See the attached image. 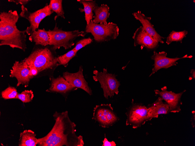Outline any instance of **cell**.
<instances>
[{"instance_id":"1","label":"cell","mask_w":195,"mask_h":146,"mask_svg":"<svg viewBox=\"0 0 195 146\" xmlns=\"http://www.w3.org/2000/svg\"><path fill=\"white\" fill-rule=\"evenodd\" d=\"M55 123L50 132L45 136L38 138L39 146H83L81 136L76 134V125L70 119L67 111H56L53 115Z\"/></svg>"},{"instance_id":"2","label":"cell","mask_w":195,"mask_h":146,"mask_svg":"<svg viewBox=\"0 0 195 146\" xmlns=\"http://www.w3.org/2000/svg\"><path fill=\"white\" fill-rule=\"evenodd\" d=\"M19 18L16 10H10L0 13V45L9 46L13 49L17 48L25 52L26 29L20 31L16 25Z\"/></svg>"},{"instance_id":"3","label":"cell","mask_w":195,"mask_h":146,"mask_svg":"<svg viewBox=\"0 0 195 146\" xmlns=\"http://www.w3.org/2000/svg\"><path fill=\"white\" fill-rule=\"evenodd\" d=\"M55 51L49 45H35L30 54L22 61L27 66L36 69L38 75H50L59 66Z\"/></svg>"},{"instance_id":"4","label":"cell","mask_w":195,"mask_h":146,"mask_svg":"<svg viewBox=\"0 0 195 146\" xmlns=\"http://www.w3.org/2000/svg\"><path fill=\"white\" fill-rule=\"evenodd\" d=\"M48 32L49 36L48 45L52 46L55 50L61 47L65 50L70 48L74 45V41L78 37H84L86 34L84 31L75 30L70 31H64L59 28L56 23L52 30L49 29Z\"/></svg>"},{"instance_id":"5","label":"cell","mask_w":195,"mask_h":146,"mask_svg":"<svg viewBox=\"0 0 195 146\" xmlns=\"http://www.w3.org/2000/svg\"><path fill=\"white\" fill-rule=\"evenodd\" d=\"M85 33H90L97 42L107 41L117 38L119 34V28L117 24L109 22L107 25L96 24L92 20L86 25Z\"/></svg>"},{"instance_id":"6","label":"cell","mask_w":195,"mask_h":146,"mask_svg":"<svg viewBox=\"0 0 195 146\" xmlns=\"http://www.w3.org/2000/svg\"><path fill=\"white\" fill-rule=\"evenodd\" d=\"M93 73L94 75L93 76V80L100 82L106 99H108L109 96L113 97L114 94H118L120 83L116 78V75L109 73L107 69L105 68L103 69L102 72L94 70Z\"/></svg>"},{"instance_id":"7","label":"cell","mask_w":195,"mask_h":146,"mask_svg":"<svg viewBox=\"0 0 195 146\" xmlns=\"http://www.w3.org/2000/svg\"><path fill=\"white\" fill-rule=\"evenodd\" d=\"M126 114L127 117L126 125L131 126L134 129L141 127L151 119L149 117L148 107L134 103L133 99L132 105Z\"/></svg>"},{"instance_id":"8","label":"cell","mask_w":195,"mask_h":146,"mask_svg":"<svg viewBox=\"0 0 195 146\" xmlns=\"http://www.w3.org/2000/svg\"><path fill=\"white\" fill-rule=\"evenodd\" d=\"M93 111L92 119L97 122L99 126L103 128L112 126L119 119L110 103L96 105Z\"/></svg>"},{"instance_id":"9","label":"cell","mask_w":195,"mask_h":146,"mask_svg":"<svg viewBox=\"0 0 195 146\" xmlns=\"http://www.w3.org/2000/svg\"><path fill=\"white\" fill-rule=\"evenodd\" d=\"M167 53L165 51H161L158 53L156 51H154L153 54L151 57V59L154 61L153 65L154 67L149 77L160 69H167L172 66H176L178 63L177 61L179 59L186 58H190L192 57V56H188L187 54L180 58L175 57L170 58L167 57Z\"/></svg>"},{"instance_id":"10","label":"cell","mask_w":195,"mask_h":146,"mask_svg":"<svg viewBox=\"0 0 195 146\" xmlns=\"http://www.w3.org/2000/svg\"><path fill=\"white\" fill-rule=\"evenodd\" d=\"M161 91L157 89L154 90L156 95H158L164 100L169 105L170 112L176 113L181 110L180 106L182 104L181 98L185 90L178 93H175L172 91L167 90V87L165 86L161 88Z\"/></svg>"},{"instance_id":"11","label":"cell","mask_w":195,"mask_h":146,"mask_svg":"<svg viewBox=\"0 0 195 146\" xmlns=\"http://www.w3.org/2000/svg\"><path fill=\"white\" fill-rule=\"evenodd\" d=\"M133 38L135 47L140 45L149 50H153L159 46V42L154 39L143 29L142 26L137 28L134 33Z\"/></svg>"},{"instance_id":"12","label":"cell","mask_w":195,"mask_h":146,"mask_svg":"<svg viewBox=\"0 0 195 146\" xmlns=\"http://www.w3.org/2000/svg\"><path fill=\"white\" fill-rule=\"evenodd\" d=\"M10 71V77L17 79V87L20 85H24L25 87L28 86L31 79L29 69L22 61H15Z\"/></svg>"},{"instance_id":"13","label":"cell","mask_w":195,"mask_h":146,"mask_svg":"<svg viewBox=\"0 0 195 146\" xmlns=\"http://www.w3.org/2000/svg\"><path fill=\"white\" fill-rule=\"evenodd\" d=\"M63 77L74 87L81 89L90 95L92 94V91L84 77L82 66H80L77 72L71 73L68 71L64 72Z\"/></svg>"},{"instance_id":"14","label":"cell","mask_w":195,"mask_h":146,"mask_svg":"<svg viewBox=\"0 0 195 146\" xmlns=\"http://www.w3.org/2000/svg\"><path fill=\"white\" fill-rule=\"evenodd\" d=\"M133 15L136 20L140 21L143 29L152 38L159 43H164L163 39L165 38L160 35L156 30L151 22V17L146 16L140 10L134 12Z\"/></svg>"},{"instance_id":"15","label":"cell","mask_w":195,"mask_h":146,"mask_svg":"<svg viewBox=\"0 0 195 146\" xmlns=\"http://www.w3.org/2000/svg\"><path fill=\"white\" fill-rule=\"evenodd\" d=\"M50 86L46 91L65 94L75 88L71 85L63 77L60 76L56 78L50 77Z\"/></svg>"},{"instance_id":"16","label":"cell","mask_w":195,"mask_h":146,"mask_svg":"<svg viewBox=\"0 0 195 146\" xmlns=\"http://www.w3.org/2000/svg\"><path fill=\"white\" fill-rule=\"evenodd\" d=\"M21 12L20 15L29 21L30 25L26 29V34L30 35L34 31L38 29L39 24L42 21L36 11L31 12L25 7L22 5Z\"/></svg>"},{"instance_id":"17","label":"cell","mask_w":195,"mask_h":146,"mask_svg":"<svg viewBox=\"0 0 195 146\" xmlns=\"http://www.w3.org/2000/svg\"><path fill=\"white\" fill-rule=\"evenodd\" d=\"M160 97L151 104L148 106V113L149 118L151 119L158 118L161 114H167L170 112L169 107L168 104L164 103Z\"/></svg>"},{"instance_id":"18","label":"cell","mask_w":195,"mask_h":146,"mask_svg":"<svg viewBox=\"0 0 195 146\" xmlns=\"http://www.w3.org/2000/svg\"><path fill=\"white\" fill-rule=\"evenodd\" d=\"M109 11V8L106 4H102L100 6H96L93 10L95 13L93 16V22L96 24L107 25V20L110 15Z\"/></svg>"},{"instance_id":"19","label":"cell","mask_w":195,"mask_h":146,"mask_svg":"<svg viewBox=\"0 0 195 146\" xmlns=\"http://www.w3.org/2000/svg\"><path fill=\"white\" fill-rule=\"evenodd\" d=\"M29 40L34 42L35 45L46 46L49 45V36L48 31L44 28L38 29L33 32L29 37Z\"/></svg>"},{"instance_id":"20","label":"cell","mask_w":195,"mask_h":146,"mask_svg":"<svg viewBox=\"0 0 195 146\" xmlns=\"http://www.w3.org/2000/svg\"><path fill=\"white\" fill-rule=\"evenodd\" d=\"M36 134L31 130H25L20 133L19 146H36L38 144Z\"/></svg>"},{"instance_id":"21","label":"cell","mask_w":195,"mask_h":146,"mask_svg":"<svg viewBox=\"0 0 195 146\" xmlns=\"http://www.w3.org/2000/svg\"><path fill=\"white\" fill-rule=\"evenodd\" d=\"M82 3L83 6V9L79 8L81 12H84L85 14V20L86 22L87 25L88 24L91 20H92L94 14L93 10L94 8L98 5L95 1L92 0H77Z\"/></svg>"},{"instance_id":"22","label":"cell","mask_w":195,"mask_h":146,"mask_svg":"<svg viewBox=\"0 0 195 146\" xmlns=\"http://www.w3.org/2000/svg\"><path fill=\"white\" fill-rule=\"evenodd\" d=\"M188 34L187 31L184 30L181 31H172L166 38V43L169 45L173 42L182 43L183 39L186 37Z\"/></svg>"},{"instance_id":"23","label":"cell","mask_w":195,"mask_h":146,"mask_svg":"<svg viewBox=\"0 0 195 146\" xmlns=\"http://www.w3.org/2000/svg\"><path fill=\"white\" fill-rule=\"evenodd\" d=\"M62 2V0H51L48 5L50 9L53 12L56 13L58 17L60 16L65 19Z\"/></svg>"},{"instance_id":"24","label":"cell","mask_w":195,"mask_h":146,"mask_svg":"<svg viewBox=\"0 0 195 146\" xmlns=\"http://www.w3.org/2000/svg\"><path fill=\"white\" fill-rule=\"evenodd\" d=\"M76 54L77 52L73 49L65 54L58 56L57 60L59 66L62 65L65 67H67L69 61Z\"/></svg>"},{"instance_id":"25","label":"cell","mask_w":195,"mask_h":146,"mask_svg":"<svg viewBox=\"0 0 195 146\" xmlns=\"http://www.w3.org/2000/svg\"><path fill=\"white\" fill-rule=\"evenodd\" d=\"M18 94L16 88L9 86L2 91L1 95L5 99H17Z\"/></svg>"},{"instance_id":"26","label":"cell","mask_w":195,"mask_h":146,"mask_svg":"<svg viewBox=\"0 0 195 146\" xmlns=\"http://www.w3.org/2000/svg\"><path fill=\"white\" fill-rule=\"evenodd\" d=\"M34 95L32 90H25L21 93H18L17 99L21 100L23 103H27L32 101Z\"/></svg>"},{"instance_id":"27","label":"cell","mask_w":195,"mask_h":146,"mask_svg":"<svg viewBox=\"0 0 195 146\" xmlns=\"http://www.w3.org/2000/svg\"><path fill=\"white\" fill-rule=\"evenodd\" d=\"M41 20L45 17L51 15L53 12L50 9L49 5L46 3L44 7L36 10Z\"/></svg>"},{"instance_id":"28","label":"cell","mask_w":195,"mask_h":146,"mask_svg":"<svg viewBox=\"0 0 195 146\" xmlns=\"http://www.w3.org/2000/svg\"><path fill=\"white\" fill-rule=\"evenodd\" d=\"M92 41V39L90 37L83 39L78 41L73 49L77 52L81 48L91 43Z\"/></svg>"},{"instance_id":"29","label":"cell","mask_w":195,"mask_h":146,"mask_svg":"<svg viewBox=\"0 0 195 146\" xmlns=\"http://www.w3.org/2000/svg\"><path fill=\"white\" fill-rule=\"evenodd\" d=\"M27 67L29 69V75L31 79L38 75V71L35 68L33 67Z\"/></svg>"},{"instance_id":"30","label":"cell","mask_w":195,"mask_h":146,"mask_svg":"<svg viewBox=\"0 0 195 146\" xmlns=\"http://www.w3.org/2000/svg\"><path fill=\"white\" fill-rule=\"evenodd\" d=\"M31 0H8L9 2H12L15 3L16 4H20L25 6V5Z\"/></svg>"},{"instance_id":"31","label":"cell","mask_w":195,"mask_h":146,"mask_svg":"<svg viewBox=\"0 0 195 146\" xmlns=\"http://www.w3.org/2000/svg\"><path fill=\"white\" fill-rule=\"evenodd\" d=\"M103 143L102 146H116V144L115 142L112 141H109L106 138H105L104 140L102 141Z\"/></svg>"},{"instance_id":"32","label":"cell","mask_w":195,"mask_h":146,"mask_svg":"<svg viewBox=\"0 0 195 146\" xmlns=\"http://www.w3.org/2000/svg\"><path fill=\"white\" fill-rule=\"evenodd\" d=\"M192 116L191 118L190 121L191 123V124L193 128L195 127V111L193 110L192 112Z\"/></svg>"},{"instance_id":"33","label":"cell","mask_w":195,"mask_h":146,"mask_svg":"<svg viewBox=\"0 0 195 146\" xmlns=\"http://www.w3.org/2000/svg\"><path fill=\"white\" fill-rule=\"evenodd\" d=\"M192 74L191 76L192 77V78L195 79V69H192L191 70L190 72Z\"/></svg>"}]
</instances>
